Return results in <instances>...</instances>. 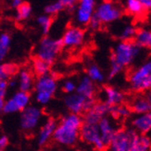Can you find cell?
<instances>
[{
    "instance_id": "obj_40",
    "label": "cell",
    "mask_w": 151,
    "mask_h": 151,
    "mask_svg": "<svg viewBox=\"0 0 151 151\" xmlns=\"http://www.w3.org/2000/svg\"><path fill=\"white\" fill-rule=\"evenodd\" d=\"M142 4L147 10L151 9V0H141Z\"/></svg>"
},
{
    "instance_id": "obj_11",
    "label": "cell",
    "mask_w": 151,
    "mask_h": 151,
    "mask_svg": "<svg viewBox=\"0 0 151 151\" xmlns=\"http://www.w3.org/2000/svg\"><path fill=\"white\" fill-rule=\"evenodd\" d=\"M85 40V32L79 26H70L64 32L61 42L63 47L77 48L80 47Z\"/></svg>"
},
{
    "instance_id": "obj_25",
    "label": "cell",
    "mask_w": 151,
    "mask_h": 151,
    "mask_svg": "<svg viewBox=\"0 0 151 151\" xmlns=\"http://www.w3.org/2000/svg\"><path fill=\"white\" fill-rule=\"evenodd\" d=\"M11 99L13 100L15 104L17 105L20 111H23L28 106H30L29 103H30V101H31V96H30L29 92H24V91L19 90V91H17L12 96Z\"/></svg>"
},
{
    "instance_id": "obj_23",
    "label": "cell",
    "mask_w": 151,
    "mask_h": 151,
    "mask_svg": "<svg viewBox=\"0 0 151 151\" xmlns=\"http://www.w3.org/2000/svg\"><path fill=\"white\" fill-rule=\"evenodd\" d=\"M131 151H151V138L147 134H139L135 137Z\"/></svg>"
},
{
    "instance_id": "obj_39",
    "label": "cell",
    "mask_w": 151,
    "mask_h": 151,
    "mask_svg": "<svg viewBox=\"0 0 151 151\" xmlns=\"http://www.w3.org/2000/svg\"><path fill=\"white\" fill-rule=\"evenodd\" d=\"M5 97H6V90L0 88V114L3 112V108L6 102Z\"/></svg>"
},
{
    "instance_id": "obj_19",
    "label": "cell",
    "mask_w": 151,
    "mask_h": 151,
    "mask_svg": "<svg viewBox=\"0 0 151 151\" xmlns=\"http://www.w3.org/2000/svg\"><path fill=\"white\" fill-rule=\"evenodd\" d=\"M130 108L133 112L136 114H142V113L151 111V104L145 94L135 97L130 104Z\"/></svg>"
},
{
    "instance_id": "obj_34",
    "label": "cell",
    "mask_w": 151,
    "mask_h": 151,
    "mask_svg": "<svg viewBox=\"0 0 151 151\" xmlns=\"http://www.w3.org/2000/svg\"><path fill=\"white\" fill-rule=\"evenodd\" d=\"M76 88H77V84L76 82L71 80V79H67L63 82L62 84V89L63 91L67 94H72L74 92H76Z\"/></svg>"
},
{
    "instance_id": "obj_5",
    "label": "cell",
    "mask_w": 151,
    "mask_h": 151,
    "mask_svg": "<svg viewBox=\"0 0 151 151\" xmlns=\"http://www.w3.org/2000/svg\"><path fill=\"white\" fill-rule=\"evenodd\" d=\"M138 133L132 127L122 128L109 145V151H131L133 143Z\"/></svg>"
},
{
    "instance_id": "obj_15",
    "label": "cell",
    "mask_w": 151,
    "mask_h": 151,
    "mask_svg": "<svg viewBox=\"0 0 151 151\" xmlns=\"http://www.w3.org/2000/svg\"><path fill=\"white\" fill-rule=\"evenodd\" d=\"M58 123L54 118H48L41 126L37 135V142L39 146H44L54 137L55 131L58 127Z\"/></svg>"
},
{
    "instance_id": "obj_17",
    "label": "cell",
    "mask_w": 151,
    "mask_h": 151,
    "mask_svg": "<svg viewBox=\"0 0 151 151\" xmlns=\"http://www.w3.org/2000/svg\"><path fill=\"white\" fill-rule=\"evenodd\" d=\"M132 128L139 134H147L151 131V111L136 114L132 120Z\"/></svg>"
},
{
    "instance_id": "obj_22",
    "label": "cell",
    "mask_w": 151,
    "mask_h": 151,
    "mask_svg": "<svg viewBox=\"0 0 151 151\" xmlns=\"http://www.w3.org/2000/svg\"><path fill=\"white\" fill-rule=\"evenodd\" d=\"M125 10L133 17H143L147 9L144 7L141 0H127L125 3Z\"/></svg>"
},
{
    "instance_id": "obj_14",
    "label": "cell",
    "mask_w": 151,
    "mask_h": 151,
    "mask_svg": "<svg viewBox=\"0 0 151 151\" xmlns=\"http://www.w3.org/2000/svg\"><path fill=\"white\" fill-rule=\"evenodd\" d=\"M98 128L102 140L109 147L110 142L113 140L120 129L118 128L116 123L112 120V118L109 116L103 118L98 123Z\"/></svg>"
},
{
    "instance_id": "obj_44",
    "label": "cell",
    "mask_w": 151,
    "mask_h": 151,
    "mask_svg": "<svg viewBox=\"0 0 151 151\" xmlns=\"http://www.w3.org/2000/svg\"><path fill=\"white\" fill-rule=\"evenodd\" d=\"M146 95H147V99H148V101H149V102H150V104H151V91L147 92V93Z\"/></svg>"
},
{
    "instance_id": "obj_37",
    "label": "cell",
    "mask_w": 151,
    "mask_h": 151,
    "mask_svg": "<svg viewBox=\"0 0 151 151\" xmlns=\"http://www.w3.org/2000/svg\"><path fill=\"white\" fill-rule=\"evenodd\" d=\"M101 24H102V22L100 21V19L97 18L96 15H94L93 16V18H92V19L90 20V22H89V27L91 28L92 29H99L100 28V26H101Z\"/></svg>"
},
{
    "instance_id": "obj_27",
    "label": "cell",
    "mask_w": 151,
    "mask_h": 151,
    "mask_svg": "<svg viewBox=\"0 0 151 151\" xmlns=\"http://www.w3.org/2000/svg\"><path fill=\"white\" fill-rule=\"evenodd\" d=\"M32 66H33L34 72L38 76V77H42V76L50 74V65L39 58H36V57L34 58Z\"/></svg>"
},
{
    "instance_id": "obj_24",
    "label": "cell",
    "mask_w": 151,
    "mask_h": 151,
    "mask_svg": "<svg viewBox=\"0 0 151 151\" xmlns=\"http://www.w3.org/2000/svg\"><path fill=\"white\" fill-rule=\"evenodd\" d=\"M137 31L138 29L134 25L128 23V24L123 25L120 29V31L118 32V37L120 38V40L123 42H130V41L134 40L135 35L137 33Z\"/></svg>"
},
{
    "instance_id": "obj_13",
    "label": "cell",
    "mask_w": 151,
    "mask_h": 151,
    "mask_svg": "<svg viewBox=\"0 0 151 151\" xmlns=\"http://www.w3.org/2000/svg\"><path fill=\"white\" fill-rule=\"evenodd\" d=\"M109 109L110 107L104 102L95 103L85 113L84 123L91 124H98V123L103 118L107 117L108 114H109Z\"/></svg>"
},
{
    "instance_id": "obj_9",
    "label": "cell",
    "mask_w": 151,
    "mask_h": 151,
    "mask_svg": "<svg viewBox=\"0 0 151 151\" xmlns=\"http://www.w3.org/2000/svg\"><path fill=\"white\" fill-rule=\"evenodd\" d=\"M43 118V111L36 106H28L21 111L20 117V124L21 129L30 132L34 130L39 125Z\"/></svg>"
},
{
    "instance_id": "obj_4",
    "label": "cell",
    "mask_w": 151,
    "mask_h": 151,
    "mask_svg": "<svg viewBox=\"0 0 151 151\" xmlns=\"http://www.w3.org/2000/svg\"><path fill=\"white\" fill-rule=\"evenodd\" d=\"M63 48L61 39H55L49 36H44L36 45L34 55L36 58L51 65L58 57Z\"/></svg>"
},
{
    "instance_id": "obj_43",
    "label": "cell",
    "mask_w": 151,
    "mask_h": 151,
    "mask_svg": "<svg viewBox=\"0 0 151 151\" xmlns=\"http://www.w3.org/2000/svg\"><path fill=\"white\" fill-rule=\"evenodd\" d=\"M18 84V81H16V80H9V86H10V87H15Z\"/></svg>"
},
{
    "instance_id": "obj_16",
    "label": "cell",
    "mask_w": 151,
    "mask_h": 151,
    "mask_svg": "<svg viewBox=\"0 0 151 151\" xmlns=\"http://www.w3.org/2000/svg\"><path fill=\"white\" fill-rule=\"evenodd\" d=\"M103 93L104 103L109 107H114L123 104L125 100L124 93L113 86H106L103 89Z\"/></svg>"
},
{
    "instance_id": "obj_29",
    "label": "cell",
    "mask_w": 151,
    "mask_h": 151,
    "mask_svg": "<svg viewBox=\"0 0 151 151\" xmlns=\"http://www.w3.org/2000/svg\"><path fill=\"white\" fill-rule=\"evenodd\" d=\"M87 77L94 82H103L105 79V75L101 68L95 64L89 65L87 69Z\"/></svg>"
},
{
    "instance_id": "obj_6",
    "label": "cell",
    "mask_w": 151,
    "mask_h": 151,
    "mask_svg": "<svg viewBox=\"0 0 151 151\" xmlns=\"http://www.w3.org/2000/svg\"><path fill=\"white\" fill-rule=\"evenodd\" d=\"M123 10L119 5L110 2L103 1L96 6L95 15L100 19L102 23H112L123 17Z\"/></svg>"
},
{
    "instance_id": "obj_38",
    "label": "cell",
    "mask_w": 151,
    "mask_h": 151,
    "mask_svg": "<svg viewBox=\"0 0 151 151\" xmlns=\"http://www.w3.org/2000/svg\"><path fill=\"white\" fill-rule=\"evenodd\" d=\"M7 145H9V138L7 135H0V151H5Z\"/></svg>"
},
{
    "instance_id": "obj_26",
    "label": "cell",
    "mask_w": 151,
    "mask_h": 151,
    "mask_svg": "<svg viewBox=\"0 0 151 151\" xmlns=\"http://www.w3.org/2000/svg\"><path fill=\"white\" fill-rule=\"evenodd\" d=\"M109 114L113 118L125 119L132 114V110H131L130 106H126L124 104H120V105H118V106L110 107Z\"/></svg>"
},
{
    "instance_id": "obj_32",
    "label": "cell",
    "mask_w": 151,
    "mask_h": 151,
    "mask_svg": "<svg viewBox=\"0 0 151 151\" xmlns=\"http://www.w3.org/2000/svg\"><path fill=\"white\" fill-rule=\"evenodd\" d=\"M37 23L40 26L42 32L44 35H47L48 32H50V29L52 27V23H53V19L51 16L47 14L44 15H40V16L37 18Z\"/></svg>"
},
{
    "instance_id": "obj_18",
    "label": "cell",
    "mask_w": 151,
    "mask_h": 151,
    "mask_svg": "<svg viewBox=\"0 0 151 151\" xmlns=\"http://www.w3.org/2000/svg\"><path fill=\"white\" fill-rule=\"evenodd\" d=\"M76 93L84 96L88 100H95V94H96L95 82L90 79L87 76L82 77L77 84Z\"/></svg>"
},
{
    "instance_id": "obj_8",
    "label": "cell",
    "mask_w": 151,
    "mask_h": 151,
    "mask_svg": "<svg viewBox=\"0 0 151 151\" xmlns=\"http://www.w3.org/2000/svg\"><path fill=\"white\" fill-rule=\"evenodd\" d=\"M95 100H88L84 96L76 92L66 95L64 98V104L71 113L81 115L82 112H86L95 104Z\"/></svg>"
},
{
    "instance_id": "obj_36",
    "label": "cell",
    "mask_w": 151,
    "mask_h": 151,
    "mask_svg": "<svg viewBox=\"0 0 151 151\" xmlns=\"http://www.w3.org/2000/svg\"><path fill=\"white\" fill-rule=\"evenodd\" d=\"M64 7L69 11H75L77 9V1L75 0H62Z\"/></svg>"
},
{
    "instance_id": "obj_30",
    "label": "cell",
    "mask_w": 151,
    "mask_h": 151,
    "mask_svg": "<svg viewBox=\"0 0 151 151\" xmlns=\"http://www.w3.org/2000/svg\"><path fill=\"white\" fill-rule=\"evenodd\" d=\"M19 68L14 64L0 65V81L7 80L18 72Z\"/></svg>"
},
{
    "instance_id": "obj_7",
    "label": "cell",
    "mask_w": 151,
    "mask_h": 151,
    "mask_svg": "<svg viewBox=\"0 0 151 151\" xmlns=\"http://www.w3.org/2000/svg\"><path fill=\"white\" fill-rule=\"evenodd\" d=\"M80 137L82 141L89 145H92L96 150L105 151L108 146L105 144L101 138L98 124H91L84 123L81 128Z\"/></svg>"
},
{
    "instance_id": "obj_31",
    "label": "cell",
    "mask_w": 151,
    "mask_h": 151,
    "mask_svg": "<svg viewBox=\"0 0 151 151\" xmlns=\"http://www.w3.org/2000/svg\"><path fill=\"white\" fill-rule=\"evenodd\" d=\"M32 14V6L28 2H23L16 9V14H15V19L18 21H23L30 18Z\"/></svg>"
},
{
    "instance_id": "obj_3",
    "label": "cell",
    "mask_w": 151,
    "mask_h": 151,
    "mask_svg": "<svg viewBox=\"0 0 151 151\" xmlns=\"http://www.w3.org/2000/svg\"><path fill=\"white\" fill-rule=\"evenodd\" d=\"M129 87L136 93L151 91V58L134 68L128 78Z\"/></svg>"
},
{
    "instance_id": "obj_12",
    "label": "cell",
    "mask_w": 151,
    "mask_h": 151,
    "mask_svg": "<svg viewBox=\"0 0 151 151\" xmlns=\"http://www.w3.org/2000/svg\"><path fill=\"white\" fill-rule=\"evenodd\" d=\"M35 93H43L53 98L58 89V80L52 74L38 77L34 84Z\"/></svg>"
},
{
    "instance_id": "obj_35",
    "label": "cell",
    "mask_w": 151,
    "mask_h": 151,
    "mask_svg": "<svg viewBox=\"0 0 151 151\" xmlns=\"http://www.w3.org/2000/svg\"><path fill=\"white\" fill-rule=\"evenodd\" d=\"M17 111H20V110L17 107V105L15 104V102L13 101L12 99L6 101L4 108H3L4 113H6V114H10V113H14V112H17Z\"/></svg>"
},
{
    "instance_id": "obj_41",
    "label": "cell",
    "mask_w": 151,
    "mask_h": 151,
    "mask_svg": "<svg viewBox=\"0 0 151 151\" xmlns=\"http://www.w3.org/2000/svg\"><path fill=\"white\" fill-rule=\"evenodd\" d=\"M22 3H23V2H22L21 0H13V1L11 2V6L17 9L20 6H21Z\"/></svg>"
},
{
    "instance_id": "obj_33",
    "label": "cell",
    "mask_w": 151,
    "mask_h": 151,
    "mask_svg": "<svg viewBox=\"0 0 151 151\" xmlns=\"http://www.w3.org/2000/svg\"><path fill=\"white\" fill-rule=\"evenodd\" d=\"M64 9L65 7L62 3V0H58V1L52 2L44 6V13L49 15V16H53V15H56L58 12L62 11Z\"/></svg>"
},
{
    "instance_id": "obj_28",
    "label": "cell",
    "mask_w": 151,
    "mask_h": 151,
    "mask_svg": "<svg viewBox=\"0 0 151 151\" xmlns=\"http://www.w3.org/2000/svg\"><path fill=\"white\" fill-rule=\"evenodd\" d=\"M11 38L9 33H0V62L4 61L10 48Z\"/></svg>"
},
{
    "instance_id": "obj_1",
    "label": "cell",
    "mask_w": 151,
    "mask_h": 151,
    "mask_svg": "<svg viewBox=\"0 0 151 151\" xmlns=\"http://www.w3.org/2000/svg\"><path fill=\"white\" fill-rule=\"evenodd\" d=\"M141 52V48L133 41L119 42L113 48L110 56L109 78L117 77L125 67L131 65Z\"/></svg>"
},
{
    "instance_id": "obj_21",
    "label": "cell",
    "mask_w": 151,
    "mask_h": 151,
    "mask_svg": "<svg viewBox=\"0 0 151 151\" xmlns=\"http://www.w3.org/2000/svg\"><path fill=\"white\" fill-rule=\"evenodd\" d=\"M133 42L142 49H151V29H140L137 31Z\"/></svg>"
},
{
    "instance_id": "obj_2",
    "label": "cell",
    "mask_w": 151,
    "mask_h": 151,
    "mask_svg": "<svg viewBox=\"0 0 151 151\" xmlns=\"http://www.w3.org/2000/svg\"><path fill=\"white\" fill-rule=\"evenodd\" d=\"M82 124H84V118L81 115L69 113L65 115L58 124L53 138L60 145H74L80 137Z\"/></svg>"
},
{
    "instance_id": "obj_20",
    "label": "cell",
    "mask_w": 151,
    "mask_h": 151,
    "mask_svg": "<svg viewBox=\"0 0 151 151\" xmlns=\"http://www.w3.org/2000/svg\"><path fill=\"white\" fill-rule=\"evenodd\" d=\"M35 82L34 80L33 74L28 69H21L19 72L18 85L20 91L30 92L34 87Z\"/></svg>"
},
{
    "instance_id": "obj_42",
    "label": "cell",
    "mask_w": 151,
    "mask_h": 151,
    "mask_svg": "<svg viewBox=\"0 0 151 151\" xmlns=\"http://www.w3.org/2000/svg\"><path fill=\"white\" fill-rule=\"evenodd\" d=\"M7 87H9V81H7V80L0 81V88L7 90Z\"/></svg>"
},
{
    "instance_id": "obj_10",
    "label": "cell",
    "mask_w": 151,
    "mask_h": 151,
    "mask_svg": "<svg viewBox=\"0 0 151 151\" xmlns=\"http://www.w3.org/2000/svg\"><path fill=\"white\" fill-rule=\"evenodd\" d=\"M96 3L95 0H81L75 10V21L81 26L88 25L95 15Z\"/></svg>"
}]
</instances>
